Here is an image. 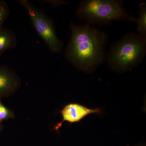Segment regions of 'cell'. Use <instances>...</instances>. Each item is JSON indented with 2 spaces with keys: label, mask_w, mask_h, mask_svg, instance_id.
I'll list each match as a JSON object with an SVG mask.
<instances>
[{
  "label": "cell",
  "mask_w": 146,
  "mask_h": 146,
  "mask_svg": "<svg viewBox=\"0 0 146 146\" xmlns=\"http://www.w3.org/2000/svg\"><path fill=\"white\" fill-rule=\"evenodd\" d=\"M138 18H136L137 30L138 33L146 37V5L141 3L139 5Z\"/></svg>",
  "instance_id": "8"
},
{
  "label": "cell",
  "mask_w": 146,
  "mask_h": 146,
  "mask_svg": "<svg viewBox=\"0 0 146 146\" xmlns=\"http://www.w3.org/2000/svg\"><path fill=\"white\" fill-rule=\"evenodd\" d=\"M77 16L88 24L106 25L113 21L136 22V18L128 14L119 0H85L80 3Z\"/></svg>",
  "instance_id": "3"
},
{
  "label": "cell",
  "mask_w": 146,
  "mask_h": 146,
  "mask_svg": "<svg viewBox=\"0 0 146 146\" xmlns=\"http://www.w3.org/2000/svg\"><path fill=\"white\" fill-rule=\"evenodd\" d=\"M133 146H146V145L144 143H141L137 144V145Z\"/></svg>",
  "instance_id": "12"
},
{
  "label": "cell",
  "mask_w": 146,
  "mask_h": 146,
  "mask_svg": "<svg viewBox=\"0 0 146 146\" xmlns=\"http://www.w3.org/2000/svg\"><path fill=\"white\" fill-rule=\"evenodd\" d=\"M146 52V36L130 32L110 46L106 58L112 70L124 73L140 64Z\"/></svg>",
  "instance_id": "2"
},
{
  "label": "cell",
  "mask_w": 146,
  "mask_h": 146,
  "mask_svg": "<svg viewBox=\"0 0 146 146\" xmlns=\"http://www.w3.org/2000/svg\"><path fill=\"white\" fill-rule=\"evenodd\" d=\"M21 79L16 72L7 66L0 65V98L13 95L21 86Z\"/></svg>",
  "instance_id": "6"
},
{
  "label": "cell",
  "mask_w": 146,
  "mask_h": 146,
  "mask_svg": "<svg viewBox=\"0 0 146 146\" xmlns=\"http://www.w3.org/2000/svg\"><path fill=\"white\" fill-rule=\"evenodd\" d=\"M10 13L8 5L4 1H0V29L8 18Z\"/></svg>",
  "instance_id": "10"
},
{
  "label": "cell",
  "mask_w": 146,
  "mask_h": 146,
  "mask_svg": "<svg viewBox=\"0 0 146 146\" xmlns=\"http://www.w3.org/2000/svg\"><path fill=\"white\" fill-rule=\"evenodd\" d=\"M17 1L27 10L33 27L50 50L53 53H60L63 49V43L56 35L52 19L27 0H18Z\"/></svg>",
  "instance_id": "4"
},
{
  "label": "cell",
  "mask_w": 146,
  "mask_h": 146,
  "mask_svg": "<svg viewBox=\"0 0 146 146\" xmlns=\"http://www.w3.org/2000/svg\"><path fill=\"white\" fill-rule=\"evenodd\" d=\"M46 1L44 2L51 4L54 7H56L60 5L63 4H66V3L65 1Z\"/></svg>",
  "instance_id": "11"
},
{
  "label": "cell",
  "mask_w": 146,
  "mask_h": 146,
  "mask_svg": "<svg viewBox=\"0 0 146 146\" xmlns=\"http://www.w3.org/2000/svg\"><path fill=\"white\" fill-rule=\"evenodd\" d=\"M3 128V125H1V123L0 122V130H1Z\"/></svg>",
  "instance_id": "13"
},
{
  "label": "cell",
  "mask_w": 146,
  "mask_h": 146,
  "mask_svg": "<svg viewBox=\"0 0 146 146\" xmlns=\"http://www.w3.org/2000/svg\"><path fill=\"white\" fill-rule=\"evenodd\" d=\"M18 43L17 36L10 29H0V56L8 50L16 48Z\"/></svg>",
  "instance_id": "7"
},
{
  "label": "cell",
  "mask_w": 146,
  "mask_h": 146,
  "mask_svg": "<svg viewBox=\"0 0 146 146\" xmlns=\"http://www.w3.org/2000/svg\"><path fill=\"white\" fill-rule=\"evenodd\" d=\"M101 112L100 108L92 109L79 104H68L60 111L62 117V121L55 126L54 129L59 130L64 122H68L71 124L78 123L87 115L92 114H99Z\"/></svg>",
  "instance_id": "5"
},
{
  "label": "cell",
  "mask_w": 146,
  "mask_h": 146,
  "mask_svg": "<svg viewBox=\"0 0 146 146\" xmlns=\"http://www.w3.org/2000/svg\"><path fill=\"white\" fill-rule=\"evenodd\" d=\"M14 112L5 106L2 103L0 98V122L6 121L9 119L15 118Z\"/></svg>",
  "instance_id": "9"
},
{
  "label": "cell",
  "mask_w": 146,
  "mask_h": 146,
  "mask_svg": "<svg viewBox=\"0 0 146 146\" xmlns=\"http://www.w3.org/2000/svg\"><path fill=\"white\" fill-rule=\"evenodd\" d=\"M70 28L71 37L65 58L79 70L93 72L106 58L107 35L88 24L79 26L71 22Z\"/></svg>",
  "instance_id": "1"
}]
</instances>
